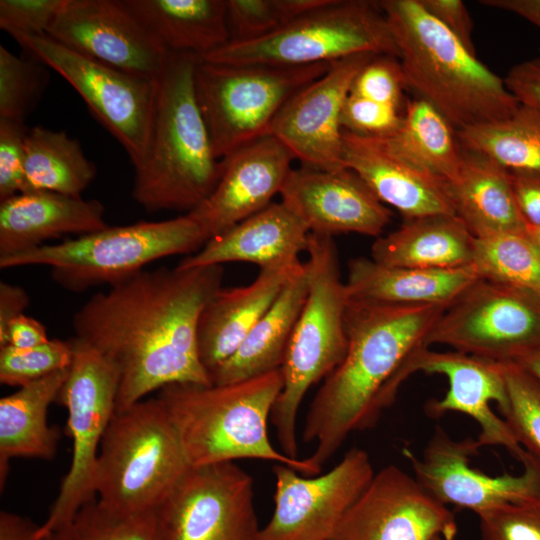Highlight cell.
I'll return each mask as SVG.
<instances>
[{
	"mask_svg": "<svg viewBox=\"0 0 540 540\" xmlns=\"http://www.w3.org/2000/svg\"><path fill=\"white\" fill-rule=\"evenodd\" d=\"M473 265L480 277L505 283L540 300V253L526 229L476 238Z\"/></svg>",
	"mask_w": 540,
	"mask_h": 540,
	"instance_id": "d590c367",
	"label": "cell"
},
{
	"mask_svg": "<svg viewBox=\"0 0 540 540\" xmlns=\"http://www.w3.org/2000/svg\"><path fill=\"white\" fill-rule=\"evenodd\" d=\"M48 68L30 56L18 57L0 45V118L25 123L49 84Z\"/></svg>",
	"mask_w": 540,
	"mask_h": 540,
	"instance_id": "74e56055",
	"label": "cell"
},
{
	"mask_svg": "<svg viewBox=\"0 0 540 540\" xmlns=\"http://www.w3.org/2000/svg\"><path fill=\"white\" fill-rule=\"evenodd\" d=\"M383 138L403 157L444 183L456 176L463 160L456 129L431 103L419 97L406 102L399 127Z\"/></svg>",
	"mask_w": 540,
	"mask_h": 540,
	"instance_id": "d6a6232c",
	"label": "cell"
},
{
	"mask_svg": "<svg viewBox=\"0 0 540 540\" xmlns=\"http://www.w3.org/2000/svg\"><path fill=\"white\" fill-rule=\"evenodd\" d=\"M422 371L441 374L448 380V390L440 400H432L426 406L431 417L448 412H461L472 417L480 426L476 438L479 448L502 446L524 464L531 458L515 439L504 419L491 409L496 402L500 412L508 404V394L503 364L474 355L447 351L438 352L423 347L415 352L403 369L404 381L413 373Z\"/></svg>",
	"mask_w": 540,
	"mask_h": 540,
	"instance_id": "ffe728a7",
	"label": "cell"
},
{
	"mask_svg": "<svg viewBox=\"0 0 540 540\" xmlns=\"http://www.w3.org/2000/svg\"><path fill=\"white\" fill-rule=\"evenodd\" d=\"M329 0H227L230 42L268 36Z\"/></svg>",
	"mask_w": 540,
	"mask_h": 540,
	"instance_id": "f35d334b",
	"label": "cell"
},
{
	"mask_svg": "<svg viewBox=\"0 0 540 540\" xmlns=\"http://www.w3.org/2000/svg\"><path fill=\"white\" fill-rule=\"evenodd\" d=\"M454 514L401 468L376 472L330 540H454Z\"/></svg>",
	"mask_w": 540,
	"mask_h": 540,
	"instance_id": "2e32d148",
	"label": "cell"
},
{
	"mask_svg": "<svg viewBox=\"0 0 540 540\" xmlns=\"http://www.w3.org/2000/svg\"><path fill=\"white\" fill-rule=\"evenodd\" d=\"M25 153L23 192L81 196L95 178L94 163L85 156L79 141L65 131L43 126L29 129Z\"/></svg>",
	"mask_w": 540,
	"mask_h": 540,
	"instance_id": "836d02e7",
	"label": "cell"
},
{
	"mask_svg": "<svg viewBox=\"0 0 540 540\" xmlns=\"http://www.w3.org/2000/svg\"><path fill=\"white\" fill-rule=\"evenodd\" d=\"M28 131L23 122L0 118V202L23 192Z\"/></svg>",
	"mask_w": 540,
	"mask_h": 540,
	"instance_id": "f6af8a7d",
	"label": "cell"
},
{
	"mask_svg": "<svg viewBox=\"0 0 540 540\" xmlns=\"http://www.w3.org/2000/svg\"><path fill=\"white\" fill-rule=\"evenodd\" d=\"M73 360L57 402L68 412L72 459L36 540L71 520L96 497V472L104 434L116 413L119 372L103 354L73 337Z\"/></svg>",
	"mask_w": 540,
	"mask_h": 540,
	"instance_id": "8fae6325",
	"label": "cell"
},
{
	"mask_svg": "<svg viewBox=\"0 0 540 540\" xmlns=\"http://www.w3.org/2000/svg\"><path fill=\"white\" fill-rule=\"evenodd\" d=\"M223 274L222 265L144 269L74 314V337L119 372L116 412L171 384H212L199 356L198 324Z\"/></svg>",
	"mask_w": 540,
	"mask_h": 540,
	"instance_id": "6da1fadb",
	"label": "cell"
},
{
	"mask_svg": "<svg viewBox=\"0 0 540 540\" xmlns=\"http://www.w3.org/2000/svg\"><path fill=\"white\" fill-rule=\"evenodd\" d=\"M477 516L480 540H540V501L507 503Z\"/></svg>",
	"mask_w": 540,
	"mask_h": 540,
	"instance_id": "b9f144b4",
	"label": "cell"
},
{
	"mask_svg": "<svg viewBox=\"0 0 540 540\" xmlns=\"http://www.w3.org/2000/svg\"><path fill=\"white\" fill-rule=\"evenodd\" d=\"M422 7L454 34L464 46L475 53L473 24L466 5L461 0H418Z\"/></svg>",
	"mask_w": 540,
	"mask_h": 540,
	"instance_id": "7dc6e473",
	"label": "cell"
},
{
	"mask_svg": "<svg viewBox=\"0 0 540 540\" xmlns=\"http://www.w3.org/2000/svg\"><path fill=\"white\" fill-rule=\"evenodd\" d=\"M479 274L474 265L453 269H420L379 264L359 257L348 262V299L396 305H444L455 300Z\"/></svg>",
	"mask_w": 540,
	"mask_h": 540,
	"instance_id": "4316f807",
	"label": "cell"
},
{
	"mask_svg": "<svg viewBox=\"0 0 540 540\" xmlns=\"http://www.w3.org/2000/svg\"><path fill=\"white\" fill-rule=\"evenodd\" d=\"M198 57L170 52L156 79L144 158L135 169L133 199L147 212H191L210 195L220 176L195 90Z\"/></svg>",
	"mask_w": 540,
	"mask_h": 540,
	"instance_id": "3957f363",
	"label": "cell"
},
{
	"mask_svg": "<svg viewBox=\"0 0 540 540\" xmlns=\"http://www.w3.org/2000/svg\"><path fill=\"white\" fill-rule=\"evenodd\" d=\"M307 294L308 271L304 262L237 351L211 373V383L230 384L280 369Z\"/></svg>",
	"mask_w": 540,
	"mask_h": 540,
	"instance_id": "f546056e",
	"label": "cell"
},
{
	"mask_svg": "<svg viewBox=\"0 0 540 540\" xmlns=\"http://www.w3.org/2000/svg\"><path fill=\"white\" fill-rule=\"evenodd\" d=\"M207 238L187 214L162 221H139L44 244L0 257V268L43 265L61 288L80 293L120 283L161 258L199 251Z\"/></svg>",
	"mask_w": 540,
	"mask_h": 540,
	"instance_id": "ba28073f",
	"label": "cell"
},
{
	"mask_svg": "<svg viewBox=\"0 0 540 540\" xmlns=\"http://www.w3.org/2000/svg\"><path fill=\"white\" fill-rule=\"evenodd\" d=\"M516 364L528 371L540 383V350L521 358Z\"/></svg>",
	"mask_w": 540,
	"mask_h": 540,
	"instance_id": "11a10c76",
	"label": "cell"
},
{
	"mask_svg": "<svg viewBox=\"0 0 540 540\" xmlns=\"http://www.w3.org/2000/svg\"><path fill=\"white\" fill-rule=\"evenodd\" d=\"M42 540H165L157 511L122 515L98 500L84 505Z\"/></svg>",
	"mask_w": 540,
	"mask_h": 540,
	"instance_id": "8d00e7d4",
	"label": "cell"
},
{
	"mask_svg": "<svg viewBox=\"0 0 540 540\" xmlns=\"http://www.w3.org/2000/svg\"><path fill=\"white\" fill-rule=\"evenodd\" d=\"M308 294L281 367L283 388L270 416L282 452L298 458L297 416L308 390L325 379L347 351L348 295L332 236L309 234Z\"/></svg>",
	"mask_w": 540,
	"mask_h": 540,
	"instance_id": "8992f818",
	"label": "cell"
},
{
	"mask_svg": "<svg viewBox=\"0 0 540 540\" xmlns=\"http://www.w3.org/2000/svg\"><path fill=\"white\" fill-rule=\"evenodd\" d=\"M169 52L198 58L230 42L227 0H124Z\"/></svg>",
	"mask_w": 540,
	"mask_h": 540,
	"instance_id": "1f68e13d",
	"label": "cell"
},
{
	"mask_svg": "<svg viewBox=\"0 0 540 540\" xmlns=\"http://www.w3.org/2000/svg\"><path fill=\"white\" fill-rule=\"evenodd\" d=\"M499 363L540 350V300L502 282L478 277L442 312L426 345Z\"/></svg>",
	"mask_w": 540,
	"mask_h": 540,
	"instance_id": "7c38bea8",
	"label": "cell"
},
{
	"mask_svg": "<svg viewBox=\"0 0 540 540\" xmlns=\"http://www.w3.org/2000/svg\"><path fill=\"white\" fill-rule=\"evenodd\" d=\"M445 186L455 215L475 238L526 229L509 171L489 157L463 148L461 166Z\"/></svg>",
	"mask_w": 540,
	"mask_h": 540,
	"instance_id": "83f0119b",
	"label": "cell"
},
{
	"mask_svg": "<svg viewBox=\"0 0 540 540\" xmlns=\"http://www.w3.org/2000/svg\"><path fill=\"white\" fill-rule=\"evenodd\" d=\"M295 160L287 147L267 134L221 159L214 189L186 213L208 239L263 210L280 194Z\"/></svg>",
	"mask_w": 540,
	"mask_h": 540,
	"instance_id": "44dd1931",
	"label": "cell"
},
{
	"mask_svg": "<svg viewBox=\"0 0 540 540\" xmlns=\"http://www.w3.org/2000/svg\"><path fill=\"white\" fill-rule=\"evenodd\" d=\"M375 54L361 53L331 63L282 106L268 134L276 137L303 167L322 171L344 168L341 114L352 83Z\"/></svg>",
	"mask_w": 540,
	"mask_h": 540,
	"instance_id": "d6986e66",
	"label": "cell"
},
{
	"mask_svg": "<svg viewBox=\"0 0 540 540\" xmlns=\"http://www.w3.org/2000/svg\"><path fill=\"white\" fill-rule=\"evenodd\" d=\"M65 0H1L0 28L10 36L46 35Z\"/></svg>",
	"mask_w": 540,
	"mask_h": 540,
	"instance_id": "bcb514c9",
	"label": "cell"
},
{
	"mask_svg": "<svg viewBox=\"0 0 540 540\" xmlns=\"http://www.w3.org/2000/svg\"><path fill=\"white\" fill-rule=\"evenodd\" d=\"M330 66L225 65L198 59L195 90L216 157L221 160L267 135L287 100Z\"/></svg>",
	"mask_w": 540,
	"mask_h": 540,
	"instance_id": "30bf717a",
	"label": "cell"
},
{
	"mask_svg": "<svg viewBox=\"0 0 540 540\" xmlns=\"http://www.w3.org/2000/svg\"><path fill=\"white\" fill-rule=\"evenodd\" d=\"M309 230L284 202H272L263 210L208 239L196 253L186 256L178 267L253 263L263 268L298 259L307 250Z\"/></svg>",
	"mask_w": 540,
	"mask_h": 540,
	"instance_id": "484cf974",
	"label": "cell"
},
{
	"mask_svg": "<svg viewBox=\"0 0 540 540\" xmlns=\"http://www.w3.org/2000/svg\"><path fill=\"white\" fill-rule=\"evenodd\" d=\"M408 89L431 103L456 131L506 119L520 106L504 79L430 15L418 0L378 1Z\"/></svg>",
	"mask_w": 540,
	"mask_h": 540,
	"instance_id": "277c9868",
	"label": "cell"
},
{
	"mask_svg": "<svg viewBox=\"0 0 540 540\" xmlns=\"http://www.w3.org/2000/svg\"><path fill=\"white\" fill-rule=\"evenodd\" d=\"M280 195L313 234L357 233L378 238L392 218L390 209L347 167L292 169Z\"/></svg>",
	"mask_w": 540,
	"mask_h": 540,
	"instance_id": "7402d4cb",
	"label": "cell"
},
{
	"mask_svg": "<svg viewBox=\"0 0 540 540\" xmlns=\"http://www.w3.org/2000/svg\"><path fill=\"white\" fill-rule=\"evenodd\" d=\"M526 233L540 253V227H526Z\"/></svg>",
	"mask_w": 540,
	"mask_h": 540,
	"instance_id": "9f6ffc18",
	"label": "cell"
},
{
	"mask_svg": "<svg viewBox=\"0 0 540 540\" xmlns=\"http://www.w3.org/2000/svg\"><path fill=\"white\" fill-rule=\"evenodd\" d=\"M303 262L291 259L260 268L246 286L220 288L198 324L200 360L209 376L240 347Z\"/></svg>",
	"mask_w": 540,
	"mask_h": 540,
	"instance_id": "cb8c5ba5",
	"label": "cell"
},
{
	"mask_svg": "<svg viewBox=\"0 0 540 540\" xmlns=\"http://www.w3.org/2000/svg\"><path fill=\"white\" fill-rule=\"evenodd\" d=\"M405 89L408 88L398 57L375 55L356 75L350 93L402 109Z\"/></svg>",
	"mask_w": 540,
	"mask_h": 540,
	"instance_id": "7bdbcfd3",
	"label": "cell"
},
{
	"mask_svg": "<svg viewBox=\"0 0 540 540\" xmlns=\"http://www.w3.org/2000/svg\"><path fill=\"white\" fill-rule=\"evenodd\" d=\"M475 237L456 215H432L405 222L376 238L371 259L394 267L453 269L473 265Z\"/></svg>",
	"mask_w": 540,
	"mask_h": 540,
	"instance_id": "f1b7e54d",
	"label": "cell"
},
{
	"mask_svg": "<svg viewBox=\"0 0 540 540\" xmlns=\"http://www.w3.org/2000/svg\"><path fill=\"white\" fill-rule=\"evenodd\" d=\"M404 109L372 101L349 92L342 109L344 131L368 137H387L399 127Z\"/></svg>",
	"mask_w": 540,
	"mask_h": 540,
	"instance_id": "ee69618b",
	"label": "cell"
},
{
	"mask_svg": "<svg viewBox=\"0 0 540 540\" xmlns=\"http://www.w3.org/2000/svg\"><path fill=\"white\" fill-rule=\"evenodd\" d=\"M68 370L34 381L0 399V483L5 485L13 458L51 459L58 430L47 422L50 404L57 400Z\"/></svg>",
	"mask_w": 540,
	"mask_h": 540,
	"instance_id": "4dcf8cb0",
	"label": "cell"
},
{
	"mask_svg": "<svg viewBox=\"0 0 540 540\" xmlns=\"http://www.w3.org/2000/svg\"><path fill=\"white\" fill-rule=\"evenodd\" d=\"M508 404L501 412L517 442L540 463V383L516 363H502Z\"/></svg>",
	"mask_w": 540,
	"mask_h": 540,
	"instance_id": "ab89813d",
	"label": "cell"
},
{
	"mask_svg": "<svg viewBox=\"0 0 540 540\" xmlns=\"http://www.w3.org/2000/svg\"><path fill=\"white\" fill-rule=\"evenodd\" d=\"M433 540H444V539L441 538V537H436V538H434Z\"/></svg>",
	"mask_w": 540,
	"mask_h": 540,
	"instance_id": "6f0895ef",
	"label": "cell"
},
{
	"mask_svg": "<svg viewBox=\"0 0 540 540\" xmlns=\"http://www.w3.org/2000/svg\"><path fill=\"white\" fill-rule=\"evenodd\" d=\"M361 53L398 57L378 1L329 0L268 36L229 42L198 59L225 65L306 66Z\"/></svg>",
	"mask_w": 540,
	"mask_h": 540,
	"instance_id": "9c48e42d",
	"label": "cell"
},
{
	"mask_svg": "<svg viewBox=\"0 0 540 540\" xmlns=\"http://www.w3.org/2000/svg\"><path fill=\"white\" fill-rule=\"evenodd\" d=\"M480 3L516 14L540 29V0H481Z\"/></svg>",
	"mask_w": 540,
	"mask_h": 540,
	"instance_id": "db71d44e",
	"label": "cell"
},
{
	"mask_svg": "<svg viewBox=\"0 0 540 540\" xmlns=\"http://www.w3.org/2000/svg\"><path fill=\"white\" fill-rule=\"evenodd\" d=\"M123 72L156 80L170 52L124 0H65L47 34Z\"/></svg>",
	"mask_w": 540,
	"mask_h": 540,
	"instance_id": "e0dca14e",
	"label": "cell"
},
{
	"mask_svg": "<svg viewBox=\"0 0 540 540\" xmlns=\"http://www.w3.org/2000/svg\"><path fill=\"white\" fill-rule=\"evenodd\" d=\"M72 360V339H49L25 349L3 346L0 347V382L22 387L69 369Z\"/></svg>",
	"mask_w": 540,
	"mask_h": 540,
	"instance_id": "60d3db41",
	"label": "cell"
},
{
	"mask_svg": "<svg viewBox=\"0 0 540 540\" xmlns=\"http://www.w3.org/2000/svg\"><path fill=\"white\" fill-rule=\"evenodd\" d=\"M476 439H452L436 427L422 457L404 450L418 483L443 505L470 509L476 514L507 503L540 501V463L531 456L519 475L490 476L470 466L478 455Z\"/></svg>",
	"mask_w": 540,
	"mask_h": 540,
	"instance_id": "ac0fdd59",
	"label": "cell"
},
{
	"mask_svg": "<svg viewBox=\"0 0 540 540\" xmlns=\"http://www.w3.org/2000/svg\"><path fill=\"white\" fill-rule=\"evenodd\" d=\"M30 57L62 76L91 114L127 152L134 168L149 136L156 80L138 77L80 54L48 35L11 36Z\"/></svg>",
	"mask_w": 540,
	"mask_h": 540,
	"instance_id": "4fadbf2b",
	"label": "cell"
},
{
	"mask_svg": "<svg viewBox=\"0 0 540 540\" xmlns=\"http://www.w3.org/2000/svg\"><path fill=\"white\" fill-rule=\"evenodd\" d=\"M462 147L508 171L540 170V110L521 104L510 117L457 131Z\"/></svg>",
	"mask_w": 540,
	"mask_h": 540,
	"instance_id": "e575fe53",
	"label": "cell"
},
{
	"mask_svg": "<svg viewBox=\"0 0 540 540\" xmlns=\"http://www.w3.org/2000/svg\"><path fill=\"white\" fill-rule=\"evenodd\" d=\"M190 468L161 400L143 399L116 412L104 434L96 495L118 514L157 511Z\"/></svg>",
	"mask_w": 540,
	"mask_h": 540,
	"instance_id": "52a82bcc",
	"label": "cell"
},
{
	"mask_svg": "<svg viewBox=\"0 0 540 540\" xmlns=\"http://www.w3.org/2000/svg\"><path fill=\"white\" fill-rule=\"evenodd\" d=\"M508 90L521 104L540 110V58L525 60L513 66L504 78Z\"/></svg>",
	"mask_w": 540,
	"mask_h": 540,
	"instance_id": "681fc988",
	"label": "cell"
},
{
	"mask_svg": "<svg viewBox=\"0 0 540 540\" xmlns=\"http://www.w3.org/2000/svg\"><path fill=\"white\" fill-rule=\"evenodd\" d=\"M30 298L24 288L8 282L0 283V338L9 324L28 307Z\"/></svg>",
	"mask_w": 540,
	"mask_h": 540,
	"instance_id": "816d5d0a",
	"label": "cell"
},
{
	"mask_svg": "<svg viewBox=\"0 0 540 540\" xmlns=\"http://www.w3.org/2000/svg\"><path fill=\"white\" fill-rule=\"evenodd\" d=\"M253 483L233 462L191 467L157 510L165 540H258Z\"/></svg>",
	"mask_w": 540,
	"mask_h": 540,
	"instance_id": "5bb4252c",
	"label": "cell"
},
{
	"mask_svg": "<svg viewBox=\"0 0 540 540\" xmlns=\"http://www.w3.org/2000/svg\"><path fill=\"white\" fill-rule=\"evenodd\" d=\"M95 199L49 191L23 192L0 202V257L44 245L65 235L81 236L109 226Z\"/></svg>",
	"mask_w": 540,
	"mask_h": 540,
	"instance_id": "d4e9b609",
	"label": "cell"
},
{
	"mask_svg": "<svg viewBox=\"0 0 540 540\" xmlns=\"http://www.w3.org/2000/svg\"><path fill=\"white\" fill-rule=\"evenodd\" d=\"M344 166L357 173L378 199L405 220L455 215L443 181L395 151L383 137L343 130Z\"/></svg>",
	"mask_w": 540,
	"mask_h": 540,
	"instance_id": "603a6c76",
	"label": "cell"
},
{
	"mask_svg": "<svg viewBox=\"0 0 540 540\" xmlns=\"http://www.w3.org/2000/svg\"><path fill=\"white\" fill-rule=\"evenodd\" d=\"M516 206L526 227H540V170L509 171Z\"/></svg>",
	"mask_w": 540,
	"mask_h": 540,
	"instance_id": "c3c4849f",
	"label": "cell"
},
{
	"mask_svg": "<svg viewBox=\"0 0 540 540\" xmlns=\"http://www.w3.org/2000/svg\"><path fill=\"white\" fill-rule=\"evenodd\" d=\"M447 306H396L348 299L347 351L324 379L306 414L302 439L319 470L354 431L373 427L394 401L403 369Z\"/></svg>",
	"mask_w": 540,
	"mask_h": 540,
	"instance_id": "7a4b0ae2",
	"label": "cell"
},
{
	"mask_svg": "<svg viewBox=\"0 0 540 540\" xmlns=\"http://www.w3.org/2000/svg\"><path fill=\"white\" fill-rule=\"evenodd\" d=\"M48 340L45 326L38 320L22 314L9 324L4 336L0 338V347L8 345L25 349Z\"/></svg>",
	"mask_w": 540,
	"mask_h": 540,
	"instance_id": "f907efd6",
	"label": "cell"
},
{
	"mask_svg": "<svg viewBox=\"0 0 540 540\" xmlns=\"http://www.w3.org/2000/svg\"><path fill=\"white\" fill-rule=\"evenodd\" d=\"M38 526L12 512H0V540H36Z\"/></svg>",
	"mask_w": 540,
	"mask_h": 540,
	"instance_id": "f5cc1de1",
	"label": "cell"
},
{
	"mask_svg": "<svg viewBox=\"0 0 540 540\" xmlns=\"http://www.w3.org/2000/svg\"><path fill=\"white\" fill-rule=\"evenodd\" d=\"M274 510L258 540H330L375 472L368 453L354 447L328 472L299 475L275 464Z\"/></svg>",
	"mask_w": 540,
	"mask_h": 540,
	"instance_id": "9a60e30c",
	"label": "cell"
},
{
	"mask_svg": "<svg viewBox=\"0 0 540 540\" xmlns=\"http://www.w3.org/2000/svg\"><path fill=\"white\" fill-rule=\"evenodd\" d=\"M283 388L281 368L223 385L171 384L165 406L191 467L237 459L286 465L303 476L320 474L308 458H290L271 443L267 423Z\"/></svg>",
	"mask_w": 540,
	"mask_h": 540,
	"instance_id": "5b68a950",
	"label": "cell"
}]
</instances>
